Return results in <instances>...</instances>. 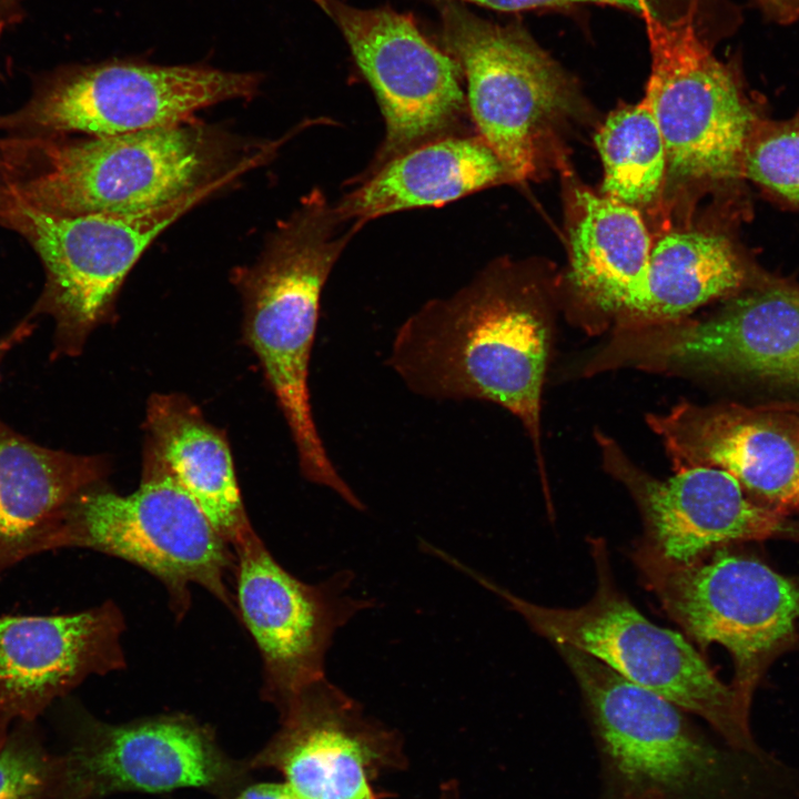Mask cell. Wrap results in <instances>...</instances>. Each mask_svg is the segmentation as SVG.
I'll return each instance as SVG.
<instances>
[{
  "instance_id": "12",
  "label": "cell",
  "mask_w": 799,
  "mask_h": 799,
  "mask_svg": "<svg viewBox=\"0 0 799 799\" xmlns=\"http://www.w3.org/2000/svg\"><path fill=\"white\" fill-rule=\"evenodd\" d=\"M620 366L738 373L799 387V289H756L705 321L619 326L591 367Z\"/></svg>"
},
{
  "instance_id": "6",
  "label": "cell",
  "mask_w": 799,
  "mask_h": 799,
  "mask_svg": "<svg viewBox=\"0 0 799 799\" xmlns=\"http://www.w3.org/2000/svg\"><path fill=\"white\" fill-rule=\"evenodd\" d=\"M230 545L144 441L133 493L120 495L104 482L84 488L32 536L21 559L58 548H90L150 572L166 586L178 610L185 609L191 584L234 610L226 584L235 568Z\"/></svg>"
},
{
  "instance_id": "2",
  "label": "cell",
  "mask_w": 799,
  "mask_h": 799,
  "mask_svg": "<svg viewBox=\"0 0 799 799\" xmlns=\"http://www.w3.org/2000/svg\"><path fill=\"white\" fill-rule=\"evenodd\" d=\"M548 351L549 326L534 292L513 270L494 265L411 314L385 365L421 397L485 401L512 413L530 437L545 483L540 403Z\"/></svg>"
},
{
  "instance_id": "22",
  "label": "cell",
  "mask_w": 799,
  "mask_h": 799,
  "mask_svg": "<svg viewBox=\"0 0 799 799\" xmlns=\"http://www.w3.org/2000/svg\"><path fill=\"white\" fill-rule=\"evenodd\" d=\"M110 469L105 456L40 446L0 421V573L21 560L54 513Z\"/></svg>"
},
{
  "instance_id": "25",
  "label": "cell",
  "mask_w": 799,
  "mask_h": 799,
  "mask_svg": "<svg viewBox=\"0 0 799 799\" xmlns=\"http://www.w3.org/2000/svg\"><path fill=\"white\" fill-rule=\"evenodd\" d=\"M595 144L604 166L601 194L636 209L657 201L668 171L667 153L645 97L611 112Z\"/></svg>"
},
{
  "instance_id": "32",
  "label": "cell",
  "mask_w": 799,
  "mask_h": 799,
  "mask_svg": "<svg viewBox=\"0 0 799 799\" xmlns=\"http://www.w3.org/2000/svg\"><path fill=\"white\" fill-rule=\"evenodd\" d=\"M31 325L28 322L24 321L16 328L13 330L8 336L0 340V356H3V354L17 342H19L23 336L28 334L30 331Z\"/></svg>"
},
{
  "instance_id": "18",
  "label": "cell",
  "mask_w": 799,
  "mask_h": 799,
  "mask_svg": "<svg viewBox=\"0 0 799 799\" xmlns=\"http://www.w3.org/2000/svg\"><path fill=\"white\" fill-rule=\"evenodd\" d=\"M675 471L710 466L734 476L751 499L781 515L799 510V406H697L649 414Z\"/></svg>"
},
{
  "instance_id": "16",
  "label": "cell",
  "mask_w": 799,
  "mask_h": 799,
  "mask_svg": "<svg viewBox=\"0 0 799 799\" xmlns=\"http://www.w3.org/2000/svg\"><path fill=\"white\" fill-rule=\"evenodd\" d=\"M606 469L636 502L645 534L637 546L671 564L687 565L739 542L799 543V523L750 497L724 469L691 466L667 479L634 465L608 437L598 434Z\"/></svg>"
},
{
  "instance_id": "15",
  "label": "cell",
  "mask_w": 799,
  "mask_h": 799,
  "mask_svg": "<svg viewBox=\"0 0 799 799\" xmlns=\"http://www.w3.org/2000/svg\"><path fill=\"white\" fill-rule=\"evenodd\" d=\"M231 546L240 615L263 660V694L280 710L325 677L335 633L374 604L350 593L354 577L348 570L316 585L301 581L272 557L252 526Z\"/></svg>"
},
{
  "instance_id": "30",
  "label": "cell",
  "mask_w": 799,
  "mask_h": 799,
  "mask_svg": "<svg viewBox=\"0 0 799 799\" xmlns=\"http://www.w3.org/2000/svg\"><path fill=\"white\" fill-rule=\"evenodd\" d=\"M227 799H299L286 783L263 782L244 787Z\"/></svg>"
},
{
  "instance_id": "8",
  "label": "cell",
  "mask_w": 799,
  "mask_h": 799,
  "mask_svg": "<svg viewBox=\"0 0 799 799\" xmlns=\"http://www.w3.org/2000/svg\"><path fill=\"white\" fill-rule=\"evenodd\" d=\"M631 558L690 641L729 651L731 686L750 709L767 669L799 643V579L728 546L687 565L664 562L638 546Z\"/></svg>"
},
{
  "instance_id": "31",
  "label": "cell",
  "mask_w": 799,
  "mask_h": 799,
  "mask_svg": "<svg viewBox=\"0 0 799 799\" xmlns=\"http://www.w3.org/2000/svg\"><path fill=\"white\" fill-rule=\"evenodd\" d=\"M26 0H0V39L23 17Z\"/></svg>"
},
{
  "instance_id": "7",
  "label": "cell",
  "mask_w": 799,
  "mask_h": 799,
  "mask_svg": "<svg viewBox=\"0 0 799 799\" xmlns=\"http://www.w3.org/2000/svg\"><path fill=\"white\" fill-rule=\"evenodd\" d=\"M205 190L132 214H52L0 186V226L22 237L39 257L44 283L27 321H54V357L80 355L90 334L115 320L118 295L151 243L216 192Z\"/></svg>"
},
{
  "instance_id": "11",
  "label": "cell",
  "mask_w": 799,
  "mask_h": 799,
  "mask_svg": "<svg viewBox=\"0 0 799 799\" xmlns=\"http://www.w3.org/2000/svg\"><path fill=\"white\" fill-rule=\"evenodd\" d=\"M443 39L465 77L469 115L512 181L537 170L542 142L574 107L559 67L514 27L486 21L449 3L442 12Z\"/></svg>"
},
{
  "instance_id": "36",
  "label": "cell",
  "mask_w": 799,
  "mask_h": 799,
  "mask_svg": "<svg viewBox=\"0 0 799 799\" xmlns=\"http://www.w3.org/2000/svg\"><path fill=\"white\" fill-rule=\"evenodd\" d=\"M316 1L320 3L321 0H316Z\"/></svg>"
},
{
  "instance_id": "10",
  "label": "cell",
  "mask_w": 799,
  "mask_h": 799,
  "mask_svg": "<svg viewBox=\"0 0 799 799\" xmlns=\"http://www.w3.org/2000/svg\"><path fill=\"white\" fill-rule=\"evenodd\" d=\"M651 54L645 99L660 129L668 171L696 182L742 178L757 108L735 63L718 60L691 19L643 14Z\"/></svg>"
},
{
  "instance_id": "14",
  "label": "cell",
  "mask_w": 799,
  "mask_h": 799,
  "mask_svg": "<svg viewBox=\"0 0 799 799\" xmlns=\"http://www.w3.org/2000/svg\"><path fill=\"white\" fill-rule=\"evenodd\" d=\"M321 6L342 31L385 121L384 140L364 174L424 142L461 133L468 109L459 65L412 18L340 0H322Z\"/></svg>"
},
{
  "instance_id": "13",
  "label": "cell",
  "mask_w": 799,
  "mask_h": 799,
  "mask_svg": "<svg viewBox=\"0 0 799 799\" xmlns=\"http://www.w3.org/2000/svg\"><path fill=\"white\" fill-rule=\"evenodd\" d=\"M59 754L53 799H102L121 791L199 788L227 799L252 770L222 751L211 729L185 716L124 725L84 719Z\"/></svg>"
},
{
  "instance_id": "29",
  "label": "cell",
  "mask_w": 799,
  "mask_h": 799,
  "mask_svg": "<svg viewBox=\"0 0 799 799\" xmlns=\"http://www.w3.org/2000/svg\"><path fill=\"white\" fill-rule=\"evenodd\" d=\"M751 2L767 21L787 26L799 20V0H751Z\"/></svg>"
},
{
  "instance_id": "34",
  "label": "cell",
  "mask_w": 799,
  "mask_h": 799,
  "mask_svg": "<svg viewBox=\"0 0 799 799\" xmlns=\"http://www.w3.org/2000/svg\"><path fill=\"white\" fill-rule=\"evenodd\" d=\"M441 799H458V798L455 796H452V795H447V796L442 797Z\"/></svg>"
},
{
  "instance_id": "3",
  "label": "cell",
  "mask_w": 799,
  "mask_h": 799,
  "mask_svg": "<svg viewBox=\"0 0 799 799\" xmlns=\"http://www.w3.org/2000/svg\"><path fill=\"white\" fill-rule=\"evenodd\" d=\"M351 223L314 189L276 224L253 263L232 270L231 281L243 304V341L257 357L287 424L302 476L363 510L324 446L309 387L322 291L361 227H346Z\"/></svg>"
},
{
  "instance_id": "35",
  "label": "cell",
  "mask_w": 799,
  "mask_h": 799,
  "mask_svg": "<svg viewBox=\"0 0 799 799\" xmlns=\"http://www.w3.org/2000/svg\"><path fill=\"white\" fill-rule=\"evenodd\" d=\"M2 79H3V77H2V73H1V69H0V80H2Z\"/></svg>"
},
{
  "instance_id": "26",
  "label": "cell",
  "mask_w": 799,
  "mask_h": 799,
  "mask_svg": "<svg viewBox=\"0 0 799 799\" xmlns=\"http://www.w3.org/2000/svg\"><path fill=\"white\" fill-rule=\"evenodd\" d=\"M742 176L799 210V113L783 121L757 119L746 145Z\"/></svg>"
},
{
  "instance_id": "5",
  "label": "cell",
  "mask_w": 799,
  "mask_h": 799,
  "mask_svg": "<svg viewBox=\"0 0 799 799\" xmlns=\"http://www.w3.org/2000/svg\"><path fill=\"white\" fill-rule=\"evenodd\" d=\"M596 569L591 598L575 608L542 606L524 599L462 565L461 569L498 595L538 635L578 649L627 680L701 717L728 746L762 754L749 712L734 687L722 682L684 635L655 625L618 589L606 543L590 542Z\"/></svg>"
},
{
  "instance_id": "20",
  "label": "cell",
  "mask_w": 799,
  "mask_h": 799,
  "mask_svg": "<svg viewBox=\"0 0 799 799\" xmlns=\"http://www.w3.org/2000/svg\"><path fill=\"white\" fill-rule=\"evenodd\" d=\"M360 178L336 208L348 222H365L416 208L441 206L512 181L479 135L453 133L424 142Z\"/></svg>"
},
{
  "instance_id": "24",
  "label": "cell",
  "mask_w": 799,
  "mask_h": 799,
  "mask_svg": "<svg viewBox=\"0 0 799 799\" xmlns=\"http://www.w3.org/2000/svg\"><path fill=\"white\" fill-rule=\"evenodd\" d=\"M569 230V279L599 311L616 314L641 283L651 242L638 209L580 189Z\"/></svg>"
},
{
  "instance_id": "4",
  "label": "cell",
  "mask_w": 799,
  "mask_h": 799,
  "mask_svg": "<svg viewBox=\"0 0 799 799\" xmlns=\"http://www.w3.org/2000/svg\"><path fill=\"white\" fill-rule=\"evenodd\" d=\"M581 691L607 799H799V776L767 754L719 746L686 711L594 657L556 645Z\"/></svg>"
},
{
  "instance_id": "19",
  "label": "cell",
  "mask_w": 799,
  "mask_h": 799,
  "mask_svg": "<svg viewBox=\"0 0 799 799\" xmlns=\"http://www.w3.org/2000/svg\"><path fill=\"white\" fill-rule=\"evenodd\" d=\"M113 604L69 615L0 617V745L90 675L124 666Z\"/></svg>"
},
{
  "instance_id": "17",
  "label": "cell",
  "mask_w": 799,
  "mask_h": 799,
  "mask_svg": "<svg viewBox=\"0 0 799 799\" xmlns=\"http://www.w3.org/2000/svg\"><path fill=\"white\" fill-rule=\"evenodd\" d=\"M280 712L281 728L249 763L280 771L299 799H376L372 780L402 763L398 736L325 677Z\"/></svg>"
},
{
  "instance_id": "27",
  "label": "cell",
  "mask_w": 799,
  "mask_h": 799,
  "mask_svg": "<svg viewBox=\"0 0 799 799\" xmlns=\"http://www.w3.org/2000/svg\"><path fill=\"white\" fill-rule=\"evenodd\" d=\"M58 778L59 755L36 721L16 722L0 745V799H53Z\"/></svg>"
},
{
  "instance_id": "1",
  "label": "cell",
  "mask_w": 799,
  "mask_h": 799,
  "mask_svg": "<svg viewBox=\"0 0 799 799\" xmlns=\"http://www.w3.org/2000/svg\"><path fill=\"white\" fill-rule=\"evenodd\" d=\"M276 146L196 120L118 135H1L0 186L52 214L140 213L220 190Z\"/></svg>"
},
{
  "instance_id": "33",
  "label": "cell",
  "mask_w": 799,
  "mask_h": 799,
  "mask_svg": "<svg viewBox=\"0 0 799 799\" xmlns=\"http://www.w3.org/2000/svg\"><path fill=\"white\" fill-rule=\"evenodd\" d=\"M618 799H657L653 795L644 793V795H625Z\"/></svg>"
},
{
  "instance_id": "21",
  "label": "cell",
  "mask_w": 799,
  "mask_h": 799,
  "mask_svg": "<svg viewBox=\"0 0 799 799\" xmlns=\"http://www.w3.org/2000/svg\"><path fill=\"white\" fill-rule=\"evenodd\" d=\"M146 441L169 472L230 544L251 525L225 433L185 395L154 393L146 404Z\"/></svg>"
},
{
  "instance_id": "23",
  "label": "cell",
  "mask_w": 799,
  "mask_h": 799,
  "mask_svg": "<svg viewBox=\"0 0 799 799\" xmlns=\"http://www.w3.org/2000/svg\"><path fill=\"white\" fill-rule=\"evenodd\" d=\"M747 271L731 241L708 231H674L653 247L641 283L625 299L618 326L681 320L738 291Z\"/></svg>"
},
{
  "instance_id": "9",
  "label": "cell",
  "mask_w": 799,
  "mask_h": 799,
  "mask_svg": "<svg viewBox=\"0 0 799 799\" xmlns=\"http://www.w3.org/2000/svg\"><path fill=\"white\" fill-rule=\"evenodd\" d=\"M255 73L132 61L69 64L38 73L27 101L0 114L2 135H118L195 120L199 110L250 99Z\"/></svg>"
},
{
  "instance_id": "28",
  "label": "cell",
  "mask_w": 799,
  "mask_h": 799,
  "mask_svg": "<svg viewBox=\"0 0 799 799\" xmlns=\"http://www.w3.org/2000/svg\"><path fill=\"white\" fill-rule=\"evenodd\" d=\"M500 11H519L572 3H595L627 9L641 16L654 11L651 0H463Z\"/></svg>"
}]
</instances>
